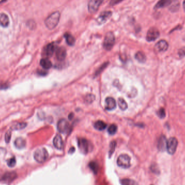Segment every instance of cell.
Masks as SVG:
<instances>
[{"mask_svg": "<svg viewBox=\"0 0 185 185\" xmlns=\"http://www.w3.org/2000/svg\"><path fill=\"white\" fill-rule=\"evenodd\" d=\"M60 18L59 11H55L47 17L45 20V25L49 30L54 29L58 26Z\"/></svg>", "mask_w": 185, "mask_h": 185, "instance_id": "obj_1", "label": "cell"}, {"mask_svg": "<svg viewBox=\"0 0 185 185\" xmlns=\"http://www.w3.org/2000/svg\"><path fill=\"white\" fill-rule=\"evenodd\" d=\"M49 154L47 152V150L45 148H39L36 151L34 154V158L38 163H43L47 160L48 158Z\"/></svg>", "mask_w": 185, "mask_h": 185, "instance_id": "obj_2", "label": "cell"}, {"mask_svg": "<svg viewBox=\"0 0 185 185\" xmlns=\"http://www.w3.org/2000/svg\"><path fill=\"white\" fill-rule=\"evenodd\" d=\"M115 36L112 32H108L105 36V39L103 41V46L107 50H110L112 49L115 43Z\"/></svg>", "mask_w": 185, "mask_h": 185, "instance_id": "obj_3", "label": "cell"}, {"mask_svg": "<svg viewBox=\"0 0 185 185\" xmlns=\"http://www.w3.org/2000/svg\"><path fill=\"white\" fill-rule=\"evenodd\" d=\"M119 166L123 168H128L131 166V158L127 154H121L117 160Z\"/></svg>", "mask_w": 185, "mask_h": 185, "instance_id": "obj_4", "label": "cell"}, {"mask_svg": "<svg viewBox=\"0 0 185 185\" xmlns=\"http://www.w3.org/2000/svg\"><path fill=\"white\" fill-rule=\"evenodd\" d=\"M78 144L79 150L83 154H87L91 149L90 144L89 143V141L86 139H78Z\"/></svg>", "mask_w": 185, "mask_h": 185, "instance_id": "obj_5", "label": "cell"}, {"mask_svg": "<svg viewBox=\"0 0 185 185\" xmlns=\"http://www.w3.org/2000/svg\"><path fill=\"white\" fill-rule=\"evenodd\" d=\"M18 175L15 172H6L0 176V182L9 184L17 178Z\"/></svg>", "mask_w": 185, "mask_h": 185, "instance_id": "obj_6", "label": "cell"}, {"mask_svg": "<svg viewBox=\"0 0 185 185\" xmlns=\"http://www.w3.org/2000/svg\"><path fill=\"white\" fill-rule=\"evenodd\" d=\"M104 0H90L88 4V9L90 14H94L99 10Z\"/></svg>", "mask_w": 185, "mask_h": 185, "instance_id": "obj_7", "label": "cell"}, {"mask_svg": "<svg viewBox=\"0 0 185 185\" xmlns=\"http://www.w3.org/2000/svg\"><path fill=\"white\" fill-rule=\"evenodd\" d=\"M178 142L175 138H171L167 140V152L171 155L174 154L176 152Z\"/></svg>", "mask_w": 185, "mask_h": 185, "instance_id": "obj_8", "label": "cell"}, {"mask_svg": "<svg viewBox=\"0 0 185 185\" xmlns=\"http://www.w3.org/2000/svg\"><path fill=\"white\" fill-rule=\"evenodd\" d=\"M160 36V32L158 29H156V28L152 27L150 28L147 32V36H146V40L148 42H152L156 40Z\"/></svg>", "mask_w": 185, "mask_h": 185, "instance_id": "obj_9", "label": "cell"}, {"mask_svg": "<svg viewBox=\"0 0 185 185\" xmlns=\"http://www.w3.org/2000/svg\"><path fill=\"white\" fill-rule=\"evenodd\" d=\"M112 15V11H103V13H101L99 16L96 21L99 25H103V23L106 22Z\"/></svg>", "mask_w": 185, "mask_h": 185, "instance_id": "obj_10", "label": "cell"}, {"mask_svg": "<svg viewBox=\"0 0 185 185\" xmlns=\"http://www.w3.org/2000/svg\"><path fill=\"white\" fill-rule=\"evenodd\" d=\"M69 128V124L66 119H62L58 123V129L61 133H67Z\"/></svg>", "mask_w": 185, "mask_h": 185, "instance_id": "obj_11", "label": "cell"}, {"mask_svg": "<svg viewBox=\"0 0 185 185\" xmlns=\"http://www.w3.org/2000/svg\"><path fill=\"white\" fill-rule=\"evenodd\" d=\"M168 48V43L166 41L162 40L159 41V42L156 43V45L155 46V50L161 53V52H165L167 50Z\"/></svg>", "mask_w": 185, "mask_h": 185, "instance_id": "obj_12", "label": "cell"}, {"mask_svg": "<svg viewBox=\"0 0 185 185\" xmlns=\"http://www.w3.org/2000/svg\"><path fill=\"white\" fill-rule=\"evenodd\" d=\"M66 55H67V52L64 47H58V48L56 49V56L58 60L60 61L64 60L66 57Z\"/></svg>", "mask_w": 185, "mask_h": 185, "instance_id": "obj_13", "label": "cell"}, {"mask_svg": "<svg viewBox=\"0 0 185 185\" xmlns=\"http://www.w3.org/2000/svg\"><path fill=\"white\" fill-rule=\"evenodd\" d=\"M167 140L166 138V137L163 135H161L159 138L158 143V147L159 151H160L161 152L165 151L167 148Z\"/></svg>", "mask_w": 185, "mask_h": 185, "instance_id": "obj_14", "label": "cell"}, {"mask_svg": "<svg viewBox=\"0 0 185 185\" xmlns=\"http://www.w3.org/2000/svg\"><path fill=\"white\" fill-rule=\"evenodd\" d=\"M106 109L108 111H112L116 107V101L114 99L111 97H108L106 99Z\"/></svg>", "mask_w": 185, "mask_h": 185, "instance_id": "obj_15", "label": "cell"}, {"mask_svg": "<svg viewBox=\"0 0 185 185\" xmlns=\"http://www.w3.org/2000/svg\"><path fill=\"white\" fill-rule=\"evenodd\" d=\"M55 47L54 43H51L47 45L44 49V54L45 56L47 57H50L52 56L55 50Z\"/></svg>", "mask_w": 185, "mask_h": 185, "instance_id": "obj_16", "label": "cell"}, {"mask_svg": "<svg viewBox=\"0 0 185 185\" xmlns=\"http://www.w3.org/2000/svg\"><path fill=\"white\" fill-rule=\"evenodd\" d=\"M53 144L54 146L58 150H62L63 146L62 139L59 135H57L54 138Z\"/></svg>", "mask_w": 185, "mask_h": 185, "instance_id": "obj_17", "label": "cell"}, {"mask_svg": "<svg viewBox=\"0 0 185 185\" xmlns=\"http://www.w3.org/2000/svg\"><path fill=\"white\" fill-rule=\"evenodd\" d=\"M9 24L8 16L5 13L0 14V26L3 27H7Z\"/></svg>", "mask_w": 185, "mask_h": 185, "instance_id": "obj_18", "label": "cell"}, {"mask_svg": "<svg viewBox=\"0 0 185 185\" xmlns=\"http://www.w3.org/2000/svg\"><path fill=\"white\" fill-rule=\"evenodd\" d=\"M14 145L19 150H21L26 147V142L25 139L22 138H18L15 141Z\"/></svg>", "mask_w": 185, "mask_h": 185, "instance_id": "obj_19", "label": "cell"}, {"mask_svg": "<svg viewBox=\"0 0 185 185\" xmlns=\"http://www.w3.org/2000/svg\"><path fill=\"white\" fill-rule=\"evenodd\" d=\"M172 2V0H160L155 6V8L159 9L163 7H167L171 4Z\"/></svg>", "mask_w": 185, "mask_h": 185, "instance_id": "obj_20", "label": "cell"}, {"mask_svg": "<svg viewBox=\"0 0 185 185\" xmlns=\"http://www.w3.org/2000/svg\"><path fill=\"white\" fill-rule=\"evenodd\" d=\"M40 65L45 69H50L52 66L51 61L48 58H42L40 61Z\"/></svg>", "mask_w": 185, "mask_h": 185, "instance_id": "obj_21", "label": "cell"}, {"mask_svg": "<svg viewBox=\"0 0 185 185\" xmlns=\"http://www.w3.org/2000/svg\"><path fill=\"white\" fill-rule=\"evenodd\" d=\"M64 37L66 38V42H67L68 45H69V46H72L74 45L75 42V38H74L73 36L71 35L70 34H65Z\"/></svg>", "mask_w": 185, "mask_h": 185, "instance_id": "obj_22", "label": "cell"}, {"mask_svg": "<svg viewBox=\"0 0 185 185\" xmlns=\"http://www.w3.org/2000/svg\"><path fill=\"white\" fill-rule=\"evenodd\" d=\"M94 128L99 131H103L106 128L107 125L103 121H98L94 125Z\"/></svg>", "mask_w": 185, "mask_h": 185, "instance_id": "obj_23", "label": "cell"}, {"mask_svg": "<svg viewBox=\"0 0 185 185\" xmlns=\"http://www.w3.org/2000/svg\"><path fill=\"white\" fill-rule=\"evenodd\" d=\"M135 58L140 62L144 63L146 61V57L145 54L141 51H138V53H136Z\"/></svg>", "mask_w": 185, "mask_h": 185, "instance_id": "obj_24", "label": "cell"}, {"mask_svg": "<svg viewBox=\"0 0 185 185\" xmlns=\"http://www.w3.org/2000/svg\"><path fill=\"white\" fill-rule=\"evenodd\" d=\"M122 185H138V183L135 181L130 179H123L120 181Z\"/></svg>", "mask_w": 185, "mask_h": 185, "instance_id": "obj_25", "label": "cell"}, {"mask_svg": "<svg viewBox=\"0 0 185 185\" xmlns=\"http://www.w3.org/2000/svg\"><path fill=\"white\" fill-rule=\"evenodd\" d=\"M118 105L121 110L125 111L128 108V105L125 100L123 98H119L118 99Z\"/></svg>", "mask_w": 185, "mask_h": 185, "instance_id": "obj_26", "label": "cell"}, {"mask_svg": "<svg viewBox=\"0 0 185 185\" xmlns=\"http://www.w3.org/2000/svg\"><path fill=\"white\" fill-rule=\"evenodd\" d=\"M170 7V10L172 12H175L178 11L179 9V3L178 1H174L172 2Z\"/></svg>", "mask_w": 185, "mask_h": 185, "instance_id": "obj_27", "label": "cell"}, {"mask_svg": "<svg viewBox=\"0 0 185 185\" xmlns=\"http://www.w3.org/2000/svg\"><path fill=\"white\" fill-rule=\"evenodd\" d=\"M89 166L90 168L91 169V171L94 172V173H97L98 171L99 167L97 163L94 162V161H91L89 163Z\"/></svg>", "mask_w": 185, "mask_h": 185, "instance_id": "obj_28", "label": "cell"}, {"mask_svg": "<svg viewBox=\"0 0 185 185\" xmlns=\"http://www.w3.org/2000/svg\"><path fill=\"white\" fill-rule=\"evenodd\" d=\"M26 126H27V124L26 123H18L16 125H14L11 128V129H13V130L22 129L26 127Z\"/></svg>", "mask_w": 185, "mask_h": 185, "instance_id": "obj_29", "label": "cell"}, {"mask_svg": "<svg viewBox=\"0 0 185 185\" xmlns=\"http://www.w3.org/2000/svg\"><path fill=\"white\" fill-rule=\"evenodd\" d=\"M117 129H118L117 126L115 124H112L108 128V132L111 135H114L116 133Z\"/></svg>", "mask_w": 185, "mask_h": 185, "instance_id": "obj_30", "label": "cell"}, {"mask_svg": "<svg viewBox=\"0 0 185 185\" xmlns=\"http://www.w3.org/2000/svg\"><path fill=\"white\" fill-rule=\"evenodd\" d=\"M95 99V97L93 94H88L85 98V101L88 103H90L94 101Z\"/></svg>", "mask_w": 185, "mask_h": 185, "instance_id": "obj_31", "label": "cell"}, {"mask_svg": "<svg viewBox=\"0 0 185 185\" xmlns=\"http://www.w3.org/2000/svg\"><path fill=\"white\" fill-rule=\"evenodd\" d=\"M16 163V161L15 158L14 156L12 157L11 158L9 159L7 161V165L9 166V167H14L15 166Z\"/></svg>", "mask_w": 185, "mask_h": 185, "instance_id": "obj_32", "label": "cell"}, {"mask_svg": "<svg viewBox=\"0 0 185 185\" xmlns=\"http://www.w3.org/2000/svg\"><path fill=\"white\" fill-rule=\"evenodd\" d=\"M108 65V63L106 62L105 63H103L101 66L97 70H96V72H95V76H98L99 74H100L102 72V71L104 70V69L106 68L107 66Z\"/></svg>", "mask_w": 185, "mask_h": 185, "instance_id": "obj_33", "label": "cell"}, {"mask_svg": "<svg viewBox=\"0 0 185 185\" xmlns=\"http://www.w3.org/2000/svg\"><path fill=\"white\" fill-rule=\"evenodd\" d=\"M116 141H112V143H111L110 145V150H109V156H111L112 154L113 153V152L115 151V147H116Z\"/></svg>", "mask_w": 185, "mask_h": 185, "instance_id": "obj_34", "label": "cell"}, {"mask_svg": "<svg viewBox=\"0 0 185 185\" xmlns=\"http://www.w3.org/2000/svg\"><path fill=\"white\" fill-rule=\"evenodd\" d=\"M157 114L160 118H165V116H166V112H165V109L163 108H161L159 110L158 112H157Z\"/></svg>", "mask_w": 185, "mask_h": 185, "instance_id": "obj_35", "label": "cell"}, {"mask_svg": "<svg viewBox=\"0 0 185 185\" xmlns=\"http://www.w3.org/2000/svg\"><path fill=\"white\" fill-rule=\"evenodd\" d=\"M11 132L10 131H8L7 132V133L6 134V136H5V141L6 143H9V141L10 140V139H11Z\"/></svg>", "mask_w": 185, "mask_h": 185, "instance_id": "obj_36", "label": "cell"}, {"mask_svg": "<svg viewBox=\"0 0 185 185\" xmlns=\"http://www.w3.org/2000/svg\"><path fill=\"white\" fill-rule=\"evenodd\" d=\"M179 55L181 58H183L185 56V47L181 48V49H179L178 51Z\"/></svg>", "mask_w": 185, "mask_h": 185, "instance_id": "obj_37", "label": "cell"}, {"mask_svg": "<svg viewBox=\"0 0 185 185\" xmlns=\"http://www.w3.org/2000/svg\"><path fill=\"white\" fill-rule=\"evenodd\" d=\"M121 1H123V0H111V1L110 2V5H112V6L116 5L117 3L120 2Z\"/></svg>", "mask_w": 185, "mask_h": 185, "instance_id": "obj_38", "label": "cell"}, {"mask_svg": "<svg viewBox=\"0 0 185 185\" xmlns=\"http://www.w3.org/2000/svg\"><path fill=\"white\" fill-rule=\"evenodd\" d=\"M74 116L73 113H70V114H69V116H68V118H69V120H71L73 119Z\"/></svg>", "mask_w": 185, "mask_h": 185, "instance_id": "obj_39", "label": "cell"}, {"mask_svg": "<svg viewBox=\"0 0 185 185\" xmlns=\"http://www.w3.org/2000/svg\"><path fill=\"white\" fill-rule=\"evenodd\" d=\"M183 9H184V11H185V0H184V1L183 2Z\"/></svg>", "mask_w": 185, "mask_h": 185, "instance_id": "obj_40", "label": "cell"}]
</instances>
